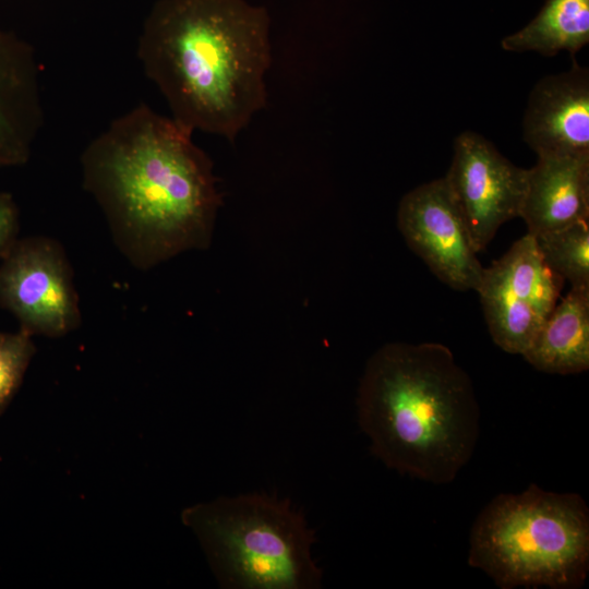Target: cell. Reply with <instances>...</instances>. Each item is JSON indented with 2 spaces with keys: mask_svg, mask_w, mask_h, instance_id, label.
<instances>
[{
  "mask_svg": "<svg viewBox=\"0 0 589 589\" xmlns=\"http://www.w3.org/2000/svg\"><path fill=\"white\" fill-rule=\"evenodd\" d=\"M192 133L140 104L111 121L81 155L83 188L135 269L212 243L221 193L213 161Z\"/></svg>",
  "mask_w": 589,
  "mask_h": 589,
  "instance_id": "obj_1",
  "label": "cell"
},
{
  "mask_svg": "<svg viewBox=\"0 0 589 589\" xmlns=\"http://www.w3.org/2000/svg\"><path fill=\"white\" fill-rule=\"evenodd\" d=\"M271 20L247 0H157L137 56L188 129L235 142L266 106Z\"/></svg>",
  "mask_w": 589,
  "mask_h": 589,
  "instance_id": "obj_2",
  "label": "cell"
},
{
  "mask_svg": "<svg viewBox=\"0 0 589 589\" xmlns=\"http://www.w3.org/2000/svg\"><path fill=\"white\" fill-rule=\"evenodd\" d=\"M360 429L387 468L452 482L470 460L480 408L472 382L438 342H388L366 361L357 394Z\"/></svg>",
  "mask_w": 589,
  "mask_h": 589,
  "instance_id": "obj_3",
  "label": "cell"
},
{
  "mask_svg": "<svg viewBox=\"0 0 589 589\" xmlns=\"http://www.w3.org/2000/svg\"><path fill=\"white\" fill-rule=\"evenodd\" d=\"M468 564L502 589L580 587L589 570V509L576 493L530 484L495 496L470 531Z\"/></svg>",
  "mask_w": 589,
  "mask_h": 589,
  "instance_id": "obj_4",
  "label": "cell"
},
{
  "mask_svg": "<svg viewBox=\"0 0 589 589\" xmlns=\"http://www.w3.org/2000/svg\"><path fill=\"white\" fill-rule=\"evenodd\" d=\"M182 521L197 537L223 588L316 589L323 572L316 541L287 498L253 492L185 508Z\"/></svg>",
  "mask_w": 589,
  "mask_h": 589,
  "instance_id": "obj_5",
  "label": "cell"
},
{
  "mask_svg": "<svg viewBox=\"0 0 589 589\" xmlns=\"http://www.w3.org/2000/svg\"><path fill=\"white\" fill-rule=\"evenodd\" d=\"M0 308L31 335L60 338L82 323L73 269L50 237L17 239L0 260Z\"/></svg>",
  "mask_w": 589,
  "mask_h": 589,
  "instance_id": "obj_6",
  "label": "cell"
},
{
  "mask_svg": "<svg viewBox=\"0 0 589 589\" xmlns=\"http://www.w3.org/2000/svg\"><path fill=\"white\" fill-rule=\"evenodd\" d=\"M563 279L542 259L527 233L490 267L477 288L493 341L522 354L557 303Z\"/></svg>",
  "mask_w": 589,
  "mask_h": 589,
  "instance_id": "obj_7",
  "label": "cell"
},
{
  "mask_svg": "<svg viewBox=\"0 0 589 589\" xmlns=\"http://www.w3.org/2000/svg\"><path fill=\"white\" fill-rule=\"evenodd\" d=\"M528 169L515 166L481 134L466 131L454 142L444 180L479 253L509 219L519 217Z\"/></svg>",
  "mask_w": 589,
  "mask_h": 589,
  "instance_id": "obj_8",
  "label": "cell"
},
{
  "mask_svg": "<svg viewBox=\"0 0 589 589\" xmlns=\"http://www.w3.org/2000/svg\"><path fill=\"white\" fill-rule=\"evenodd\" d=\"M397 224L409 248L437 278L457 290H477L484 267L444 178L406 193Z\"/></svg>",
  "mask_w": 589,
  "mask_h": 589,
  "instance_id": "obj_9",
  "label": "cell"
},
{
  "mask_svg": "<svg viewBox=\"0 0 589 589\" xmlns=\"http://www.w3.org/2000/svg\"><path fill=\"white\" fill-rule=\"evenodd\" d=\"M525 142L538 156L589 155V72L574 61L532 88L522 122Z\"/></svg>",
  "mask_w": 589,
  "mask_h": 589,
  "instance_id": "obj_10",
  "label": "cell"
},
{
  "mask_svg": "<svg viewBox=\"0 0 589 589\" xmlns=\"http://www.w3.org/2000/svg\"><path fill=\"white\" fill-rule=\"evenodd\" d=\"M43 121L34 51L0 27V169L28 161Z\"/></svg>",
  "mask_w": 589,
  "mask_h": 589,
  "instance_id": "obj_11",
  "label": "cell"
},
{
  "mask_svg": "<svg viewBox=\"0 0 589 589\" xmlns=\"http://www.w3.org/2000/svg\"><path fill=\"white\" fill-rule=\"evenodd\" d=\"M519 217L538 236L589 219V155L538 156Z\"/></svg>",
  "mask_w": 589,
  "mask_h": 589,
  "instance_id": "obj_12",
  "label": "cell"
},
{
  "mask_svg": "<svg viewBox=\"0 0 589 589\" xmlns=\"http://www.w3.org/2000/svg\"><path fill=\"white\" fill-rule=\"evenodd\" d=\"M550 374H577L589 368V288L570 287L521 354Z\"/></svg>",
  "mask_w": 589,
  "mask_h": 589,
  "instance_id": "obj_13",
  "label": "cell"
},
{
  "mask_svg": "<svg viewBox=\"0 0 589 589\" xmlns=\"http://www.w3.org/2000/svg\"><path fill=\"white\" fill-rule=\"evenodd\" d=\"M589 43V0H546L520 31L502 39L506 51H536L546 57L572 55Z\"/></svg>",
  "mask_w": 589,
  "mask_h": 589,
  "instance_id": "obj_14",
  "label": "cell"
},
{
  "mask_svg": "<svg viewBox=\"0 0 589 589\" xmlns=\"http://www.w3.org/2000/svg\"><path fill=\"white\" fill-rule=\"evenodd\" d=\"M549 268L572 287L589 288V219L533 236Z\"/></svg>",
  "mask_w": 589,
  "mask_h": 589,
  "instance_id": "obj_15",
  "label": "cell"
},
{
  "mask_svg": "<svg viewBox=\"0 0 589 589\" xmlns=\"http://www.w3.org/2000/svg\"><path fill=\"white\" fill-rule=\"evenodd\" d=\"M33 337L21 328L0 333V414L13 400L36 353Z\"/></svg>",
  "mask_w": 589,
  "mask_h": 589,
  "instance_id": "obj_16",
  "label": "cell"
},
{
  "mask_svg": "<svg viewBox=\"0 0 589 589\" xmlns=\"http://www.w3.org/2000/svg\"><path fill=\"white\" fill-rule=\"evenodd\" d=\"M20 213L10 193L0 191V260L19 239Z\"/></svg>",
  "mask_w": 589,
  "mask_h": 589,
  "instance_id": "obj_17",
  "label": "cell"
}]
</instances>
